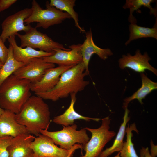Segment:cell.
I'll return each mask as SVG.
<instances>
[{
	"label": "cell",
	"instance_id": "cell-1",
	"mask_svg": "<svg viewBox=\"0 0 157 157\" xmlns=\"http://www.w3.org/2000/svg\"><path fill=\"white\" fill-rule=\"evenodd\" d=\"M42 98L31 96L16 114V119L24 126L28 133L38 136L40 131L47 130L50 123L49 107Z\"/></svg>",
	"mask_w": 157,
	"mask_h": 157
},
{
	"label": "cell",
	"instance_id": "cell-2",
	"mask_svg": "<svg viewBox=\"0 0 157 157\" xmlns=\"http://www.w3.org/2000/svg\"><path fill=\"white\" fill-rule=\"evenodd\" d=\"M89 74L82 62L64 72L53 88L45 92L35 94L43 99L53 101L67 97L72 94L83 90L89 84V82L84 78Z\"/></svg>",
	"mask_w": 157,
	"mask_h": 157
},
{
	"label": "cell",
	"instance_id": "cell-3",
	"mask_svg": "<svg viewBox=\"0 0 157 157\" xmlns=\"http://www.w3.org/2000/svg\"><path fill=\"white\" fill-rule=\"evenodd\" d=\"M31 83L28 80L11 75L0 86V107L17 114L31 96Z\"/></svg>",
	"mask_w": 157,
	"mask_h": 157
},
{
	"label": "cell",
	"instance_id": "cell-4",
	"mask_svg": "<svg viewBox=\"0 0 157 157\" xmlns=\"http://www.w3.org/2000/svg\"><path fill=\"white\" fill-rule=\"evenodd\" d=\"M77 125L74 124L66 126H63L62 129L57 131L41 130L40 133L50 138L55 144L60 148L70 150L78 144H85L90 140L85 128L77 130Z\"/></svg>",
	"mask_w": 157,
	"mask_h": 157
},
{
	"label": "cell",
	"instance_id": "cell-5",
	"mask_svg": "<svg viewBox=\"0 0 157 157\" xmlns=\"http://www.w3.org/2000/svg\"><path fill=\"white\" fill-rule=\"evenodd\" d=\"M31 4V14L24 20V23L28 25L37 22L36 28L42 27L47 29L52 26L61 23L66 19L71 18L67 13L50 6L48 1L46 2L45 9H42L35 0L33 1Z\"/></svg>",
	"mask_w": 157,
	"mask_h": 157
},
{
	"label": "cell",
	"instance_id": "cell-6",
	"mask_svg": "<svg viewBox=\"0 0 157 157\" xmlns=\"http://www.w3.org/2000/svg\"><path fill=\"white\" fill-rule=\"evenodd\" d=\"M101 120V125L98 128H85L91 133L92 136L86 144L82 145L85 153L80 157H97L106 144L116 135L115 131L109 130L110 119L109 117Z\"/></svg>",
	"mask_w": 157,
	"mask_h": 157
},
{
	"label": "cell",
	"instance_id": "cell-7",
	"mask_svg": "<svg viewBox=\"0 0 157 157\" xmlns=\"http://www.w3.org/2000/svg\"><path fill=\"white\" fill-rule=\"evenodd\" d=\"M15 35L20 39V47L22 48L29 47L49 53H54L58 49L67 51L70 49L65 48L63 44L54 41L46 34L38 31L35 28L32 27L24 34L17 33Z\"/></svg>",
	"mask_w": 157,
	"mask_h": 157
},
{
	"label": "cell",
	"instance_id": "cell-8",
	"mask_svg": "<svg viewBox=\"0 0 157 157\" xmlns=\"http://www.w3.org/2000/svg\"><path fill=\"white\" fill-rule=\"evenodd\" d=\"M31 147L34 157H72L76 149H82V145L79 144L70 150L63 149L56 145L50 138L41 134L35 137Z\"/></svg>",
	"mask_w": 157,
	"mask_h": 157
},
{
	"label": "cell",
	"instance_id": "cell-9",
	"mask_svg": "<svg viewBox=\"0 0 157 157\" xmlns=\"http://www.w3.org/2000/svg\"><path fill=\"white\" fill-rule=\"evenodd\" d=\"M31 8H25L7 17L1 24L2 31L0 38L4 43L9 37L15 36L17 32L24 31L26 32L32 27L29 24L25 25L24 20L31 14Z\"/></svg>",
	"mask_w": 157,
	"mask_h": 157
},
{
	"label": "cell",
	"instance_id": "cell-10",
	"mask_svg": "<svg viewBox=\"0 0 157 157\" xmlns=\"http://www.w3.org/2000/svg\"><path fill=\"white\" fill-rule=\"evenodd\" d=\"M55 64L47 62L41 58L33 59L15 71L13 74L20 78L29 80L32 83L39 81L47 71L55 67Z\"/></svg>",
	"mask_w": 157,
	"mask_h": 157
},
{
	"label": "cell",
	"instance_id": "cell-11",
	"mask_svg": "<svg viewBox=\"0 0 157 157\" xmlns=\"http://www.w3.org/2000/svg\"><path fill=\"white\" fill-rule=\"evenodd\" d=\"M81 44L69 46V50H56L52 55L42 58L45 61L58 64V66H74L82 62L81 51Z\"/></svg>",
	"mask_w": 157,
	"mask_h": 157
},
{
	"label": "cell",
	"instance_id": "cell-12",
	"mask_svg": "<svg viewBox=\"0 0 157 157\" xmlns=\"http://www.w3.org/2000/svg\"><path fill=\"white\" fill-rule=\"evenodd\" d=\"M151 60V58L147 52L142 54L140 50H137L134 55H131L129 53L123 55L122 58L119 60V65L122 69L128 67L140 73H143L147 69L157 75V69L152 66L149 63V61Z\"/></svg>",
	"mask_w": 157,
	"mask_h": 157
},
{
	"label": "cell",
	"instance_id": "cell-13",
	"mask_svg": "<svg viewBox=\"0 0 157 157\" xmlns=\"http://www.w3.org/2000/svg\"><path fill=\"white\" fill-rule=\"evenodd\" d=\"M72 67L58 66L48 69L39 81L31 83V91L35 93L50 90L56 85L62 74Z\"/></svg>",
	"mask_w": 157,
	"mask_h": 157
},
{
	"label": "cell",
	"instance_id": "cell-14",
	"mask_svg": "<svg viewBox=\"0 0 157 157\" xmlns=\"http://www.w3.org/2000/svg\"><path fill=\"white\" fill-rule=\"evenodd\" d=\"M35 138L28 133L13 138L8 148L9 157H34L31 144Z\"/></svg>",
	"mask_w": 157,
	"mask_h": 157
},
{
	"label": "cell",
	"instance_id": "cell-15",
	"mask_svg": "<svg viewBox=\"0 0 157 157\" xmlns=\"http://www.w3.org/2000/svg\"><path fill=\"white\" fill-rule=\"evenodd\" d=\"M81 51L83 60L86 70H88V65L92 56L97 54L101 59L105 60L108 56L113 55L111 50L108 48H101L94 43L91 29L85 33V38L83 43L81 44Z\"/></svg>",
	"mask_w": 157,
	"mask_h": 157
},
{
	"label": "cell",
	"instance_id": "cell-16",
	"mask_svg": "<svg viewBox=\"0 0 157 157\" xmlns=\"http://www.w3.org/2000/svg\"><path fill=\"white\" fill-rule=\"evenodd\" d=\"M27 133H28L26 127L16 120V114L4 110L0 116V136H9L14 138Z\"/></svg>",
	"mask_w": 157,
	"mask_h": 157
},
{
	"label": "cell",
	"instance_id": "cell-17",
	"mask_svg": "<svg viewBox=\"0 0 157 157\" xmlns=\"http://www.w3.org/2000/svg\"><path fill=\"white\" fill-rule=\"evenodd\" d=\"M8 40L10 44L12 46L13 54L15 59L25 65L29 63L33 58L49 56L54 53L37 50L29 47L25 48H22L17 45L15 40V36H11Z\"/></svg>",
	"mask_w": 157,
	"mask_h": 157
},
{
	"label": "cell",
	"instance_id": "cell-18",
	"mask_svg": "<svg viewBox=\"0 0 157 157\" xmlns=\"http://www.w3.org/2000/svg\"><path fill=\"white\" fill-rule=\"evenodd\" d=\"M76 94L73 93L70 95L71 102L69 107L62 114L55 117L53 122L55 124L63 126H68L74 124L76 119L83 120L86 121L93 120L97 122L101 119L93 118L82 115L77 113L74 108V105L76 100Z\"/></svg>",
	"mask_w": 157,
	"mask_h": 157
},
{
	"label": "cell",
	"instance_id": "cell-19",
	"mask_svg": "<svg viewBox=\"0 0 157 157\" xmlns=\"http://www.w3.org/2000/svg\"><path fill=\"white\" fill-rule=\"evenodd\" d=\"M141 77L142 81L141 87L131 96L124 99L123 106L124 109L128 107L129 103L135 99L138 100L141 104H142L143 99L153 90L157 89L156 82L152 81L143 73L141 74Z\"/></svg>",
	"mask_w": 157,
	"mask_h": 157
},
{
	"label": "cell",
	"instance_id": "cell-20",
	"mask_svg": "<svg viewBox=\"0 0 157 157\" xmlns=\"http://www.w3.org/2000/svg\"><path fill=\"white\" fill-rule=\"evenodd\" d=\"M125 113L123 118V122L120 127L119 131L113 145L103 151L97 157H108L113 153L119 152L122 149L124 142V138L126 133V126L130 120L129 116V111L128 107L125 108Z\"/></svg>",
	"mask_w": 157,
	"mask_h": 157
},
{
	"label": "cell",
	"instance_id": "cell-21",
	"mask_svg": "<svg viewBox=\"0 0 157 157\" xmlns=\"http://www.w3.org/2000/svg\"><path fill=\"white\" fill-rule=\"evenodd\" d=\"M7 59L0 68V86L7 78L13 74L17 69L25 65L15 58L11 45L10 44Z\"/></svg>",
	"mask_w": 157,
	"mask_h": 157
},
{
	"label": "cell",
	"instance_id": "cell-22",
	"mask_svg": "<svg viewBox=\"0 0 157 157\" xmlns=\"http://www.w3.org/2000/svg\"><path fill=\"white\" fill-rule=\"evenodd\" d=\"M156 21L151 28L139 26L136 24H131L129 26V37L125 45L127 46L132 40L141 38L151 37L157 39Z\"/></svg>",
	"mask_w": 157,
	"mask_h": 157
},
{
	"label": "cell",
	"instance_id": "cell-23",
	"mask_svg": "<svg viewBox=\"0 0 157 157\" xmlns=\"http://www.w3.org/2000/svg\"><path fill=\"white\" fill-rule=\"evenodd\" d=\"M75 0H50L49 5L62 11L68 13L74 21L75 26L81 33H84L85 30L80 26L78 23V15L74 9Z\"/></svg>",
	"mask_w": 157,
	"mask_h": 157
},
{
	"label": "cell",
	"instance_id": "cell-24",
	"mask_svg": "<svg viewBox=\"0 0 157 157\" xmlns=\"http://www.w3.org/2000/svg\"><path fill=\"white\" fill-rule=\"evenodd\" d=\"M155 1L153 0H126L123 8L124 9L129 8L130 10V14L128 20L131 24H136V20L133 16V13L142 6L149 8L150 14H153L156 17V9L153 8L151 5V3Z\"/></svg>",
	"mask_w": 157,
	"mask_h": 157
},
{
	"label": "cell",
	"instance_id": "cell-25",
	"mask_svg": "<svg viewBox=\"0 0 157 157\" xmlns=\"http://www.w3.org/2000/svg\"><path fill=\"white\" fill-rule=\"evenodd\" d=\"M133 131L137 133L138 132L135 123L130 125L128 124L126 128L125 132L126 134V141L124 142L122 148L119 151L120 157H139L136 154L132 142Z\"/></svg>",
	"mask_w": 157,
	"mask_h": 157
},
{
	"label": "cell",
	"instance_id": "cell-26",
	"mask_svg": "<svg viewBox=\"0 0 157 157\" xmlns=\"http://www.w3.org/2000/svg\"><path fill=\"white\" fill-rule=\"evenodd\" d=\"M13 138L9 136H0V157H9L8 148Z\"/></svg>",
	"mask_w": 157,
	"mask_h": 157
},
{
	"label": "cell",
	"instance_id": "cell-27",
	"mask_svg": "<svg viewBox=\"0 0 157 157\" xmlns=\"http://www.w3.org/2000/svg\"><path fill=\"white\" fill-rule=\"evenodd\" d=\"M8 49L0 38V61L3 64L6 62L8 55Z\"/></svg>",
	"mask_w": 157,
	"mask_h": 157
},
{
	"label": "cell",
	"instance_id": "cell-28",
	"mask_svg": "<svg viewBox=\"0 0 157 157\" xmlns=\"http://www.w3.org/2000/svg\"><path fill=\"white\" fill-rule=\"evenodd\" d=\"M17 1V0H0V12L8 8Z\"/></svg>",
	"mask_w": 157,
	"mask_h": 157
},
{
	"label": "cell",
	"instance_id": "cell-29",
	"mask_svg": "<svg viewBox=\"0 0 157 157\" xmlns=\"http://www.w3.org/2000/svg\"><path fill=\"white\" fill-rule=\"evenodd\" d=\"M140 157H153L150 154L148 147H142L140 151Z\"/></svg>",
	"mask_w": 157,
	"mask_h": 157
},
{
	"label": "cell",
	"instance_id": "cell-30",
	"mask_svg": "<svg viewBox=\"0 0 157 157\" xmlns=\"http://www.w3.org/2000/svg\"><path fill=\"white\" fill-rule=\"evenodd\" d=\"M151 149L150 154L153 157H155L157 155V147L155 145L153 142H151Z\"/></svg>",
	"mask_w": 157,
	"mask_h": 157
},
{
	"label": "cell",
	"instance_id": "cell-31",
	"mask_svg": "<svg viewBox=\"0 0 157 157\" xmlns=\"http://www.w3.org/2000/svg\"><path fill=\"white\" fill-rule=\"evenodd\" d=\"M4 110L0 107V116L2 114Z\"/></svg>",
	"mask_w": 157,
	"mask_h": 157
},
{
	"label": "cell",
	"instance_id": "cell-32",
	"mask_svg": "<svg viewBox=\"0 0 157 157\" xmlns=\"http://www.w3.org/2000/svg\"><path fill=\"white\" fill-rule=\"evenodd\" d=\"M120 152H119V153L115 156L113 157H120Z\"/></svg>",
	"mask_w": 157,
	"mask_h": 157
},
{
	"label": "cell",
	"instance_id": "cell-33",
	"mask_svg": "<svg viewBox=\"0 0 157 157\" xmlns=\"http://www.w3.org/2000/svg\"><path fill=\"white\" fill-rule=\"evenodd\" d=\"M3 64L0 61V68L2 66Z\"/></svg>",
	"mask_w": 157,
	"mask_h": 157
}]
</instances>
